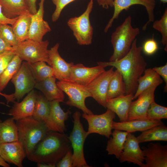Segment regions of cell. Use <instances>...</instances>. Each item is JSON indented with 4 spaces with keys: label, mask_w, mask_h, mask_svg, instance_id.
<instances>
[{
    "label": "cell",
    "mask_w": 167,
    "mask_h": 167,
    "mask_svg": "<svg viewBox=\"0 0 167 167\" xmlns=\"http://www.w3.org/2000/svg\"><path fill=\"white\" fill-rule=\"evenodd\" d=\"M93 0H90L85 11L78 17L69 19L67 24L80 45H88L92 43L93 28L89 19V16L93 7Z\"/></svg>",
    "instance_id": "52a82bcc"
},
{
    "label": "cell",
    "mask_w": 167,
    "mask_h": 167,
    "mask_svg": "<svg viewBox=\"0 0 167 167\" xmlns=\"http://www.w3.org/2000/svg\"><path fill=\"white\" fill-rule=\"evenodd\" d=\"M0 37L12 46L19 44L12 27L8 24H0Z\"/></svg>",
    "instance_id": "8d00e7d4"
},
{
    "label": "cell",
    "mask_w": 167,
    "mask_h": 167,
    "mask_svg": "<svg viewBox=\"0 0 167 167\" xmlns=\"http://www.w3.org/2000/svg\"><path fill=\"white\" fill-rule=\"evenodd\" d=\"M71 147L68 136L65 133L50 131L27 156L30 161L56 167Z\"/></svg>",
    "instance_id": "7a4b0ae2"
},
{
    "label": "cell",
    "mask_w": 167,
    "mask_h": 167,
    "mask_svg": "<svg viewBox=\"0 0 167 167\" xmlns=\"http://www.w3.org/2000/svg\"><path fill=\"white\" fill-rule=\"evenodd\" d=\"M56 80L54 77L48 78L36 82L34 88L41 91L49 101L56 100L63 102L65 98L63 92L58 86Z\"/></svg>",
    "instance_id": "cb8c5ba5"
},
{
    "label": "cell",
    "mask_w": 167,
    "mask_h": 167,
    "mask_svg": "<svg viewBox=\"0 0 167 167\" xmlns=\"http://www.w3.org/2000/svg\"><path fill=\"white\" fill-rule=\"evenodd\" d=\"M161 76L152 68L146 69L144 75L139 79L138 86L134 95L133 100L136 99L139 95L147 88L152 86H158L163 83Z\"/></svg>",
    "instance_id": "d4e9b609"
},
{
    "label": "cell",
    "mask_w": 167,
    "mask_h": 167,
    "mask_svg": "<svg viewBox=\"0 0 167 167\" xmlns=\"http://www.w3.org/2000/svg\"><path fill=\"white\" fill-rule=\"evenodd\" d=\"M152 27L159 31L162 36L161 42L165 46V50L167 51V8H166L161 18L153 21Z\"/></svg>",
    "instance_id": "d590c367"
},
{
    "label": "cell",
    "mask_w": 167,
    "mask_h": 167,
    "mask_svg": "<svg viewBox=\"0 0 167 167\" xmlns=\"http://www.w3.org/2000/svg\"><path fill=\"white\" fill-rule=\"evenodd\" d=\"M22 61L17 55L13 58L4 71L0 75V92L6 87L19 70Z\"/></svg>",
    "instance_id": "1f68e13d"
},
{
    "label": "cell",
    "mask_w": 167,
    "mask_h": 167,
    "mask_svg": "<svg viewBox=\"0 0 167 167\" xmlns=\"http://www.w3.org/2000/svg\"><path fill=\"white\" fill-rule=\"evenodd\" d=\"M131 22V16H128L112 33L111 42L113 53L109 61H116L124 57L129 52L136 36L140 33L139 29L133 28Z\"/></svg>",
    "instance_id": "277c9868"
},
{
    "label": "cell",
    "mask_w": 167,
    "mask_h": 167,
    "mask_svg": "<svg viewBox=\"0 0 167 167\" xmlns=\"http://www.w3.org/2000/svg\"><path fill=\"white\" fill-rule=\"evenodd\" d=\"M59 44L57 43L49 49V58L50 66L52 68L54 77L59 80L69 79L72 66L74 63L66 62L60 55L58 49Z\"/></svg>",
    "instance_id": "ffe728a7"
},
{
    "label": "cell",
    "mask_w": 167,
    "mask_h": 167,
    "mask_svg": "<svg viewBox=\"0 0 167 167\" xmlns=\"http://www.w3.org/2000/svg\"><path fill=\"white\" fill-rule=\"evenodd\" d=\"M114 67L105 71L87 87L92 97L99 104L106 108L108 85L114 71Z\"/></svg>",
    "instance_id": "4fadbf2b"
},
{
    "label": "cell",
    "mask_w": 167,
    "mask_h": 167,
    "mask_svg": "<svg viewBox=\"0 0 167 167\" xmlns=\"http://www.w3.org/2000/svg\"><path fill=\"white\" fill-rule=\"evenodd\" d=\"M0 166L3 167H9L10 165L5 162L0 156Z\"/></svg>",
    "instance_id": "681fc988"
},
{
    "label": "cell",
    "mask_w": 167,
    "mask_h": 167,
    "mask_svg": "<svg viewBox=\"0 0 167 167\" xmlns=\"http://www.w3.org/2000/svg\"><path fill=\"white\" fill-rule=\"evenodd\" d=\"M18 17V16L11 19L6 17L3 14L2 6L0 5V24H10L12 25L15 22Z\"/></svg>",
    "instance_id": "7bdbcfd3"
},
{
    "label": "cell",
    "mask_w": 167,
    "mask_h": 167,
    "mask_svg": "<svg viewBox=\"0 0 167 167\" xmlns=\"http://www.w3.org/2000/svg\"><path fill=\"white\" fill-rule=\"evenodd\" d=\"M2 122V121L0 119V123Z\"/></svg>",
    "instance_id": "816d5d0a"
},
{
    "label": "cell",
    "mask_w": 167,
    "mask_h": 167,
    "mask_svg": "<svg viewBox=\"0 0 167 167\" xmlns=\"http://www.w3.org/2000/svg\"><path fill=\"white\" fill-rule=\"evenodd\" d=\"M0 95L5 97L7 101V104L10 102L14 103L15 101V99L14 98L13 93L10 95H8L2 93L0 92Z\"/></svg>",
    "instance_id": "7dc6e473"
},
{
    "label": "cell",
    "mask_w": 167,
    "mask_h": 167,
    "mask_svg": "<svg viewBox=\"0 0 167 167\" xmlns=\"http://www.w3.org/2000/svg\"><path fill=\"white\" fill-rule=\"evenodd\" d=\"M60 102L56 100L50 101V111L45 122L49 131L65 133L66 131L65 121L71 112L69 110L65 112L61 107Z\"/></svg>",
    "instance_id": "2e32d148"
},
{
    "label": "cell",
    "mask_w": 167,
    "mask_h": 167,
    "mask_svg": "<svg viewBox=\"0 0 167 167\" xmlns=\"http://www.w3.org/2000/svg\"><path fill=\"white\" fill-rule=\"evenodd\" d=\"M29 64L36 82L41 81L50 77H54L52 68L45 62L39 61Z\"/></svg>",
    "instance_id": "d6a6232c"
},
{
    "label": "cell",
    "mask_w": 167,
    "mask_h": 167,
    "mask_svg": "<svg viewBox=\"0 0 167 167\" xmlns=\"http://www.w3.org/2000/svg\"><path fill=\"white\" fill-rule=\"evenodd\" d=\"M0 5L4 15L9 18L30 13L25 0H0Z\"/></svg>",
    "instance_id": "484cf974"
},
{
    "label": "cell",
    "mask_w": 167,
    "mask_h": 167,
    "mask_svg": "<svg viewBox=\"0 0 167 167\" xmlns=\"http://www.w3.org/2000/svg\"><path fill=\"white\" fill-rule=\"evenodd\" d=\"M105 68L97 66L87 67L81 63L73 65L69 79L82 85L87 86L94 79L105 70Z\"/></svg>",
    "instance_id": "e0dca14e"
},
{
    "label": "cell",
    "mask_w": 167,
    "mask_h": 167,
    "mask_svg": "<svg viewBox=\"0 0 167 167\" xmlns=\"http://www.w3.org/2000/svg\"><path fill=\"white\" fill-rule=\"evenodd\" d=\"M140 5L144 6L148 13V20L143 26L142 29L145 30L147 26L155 20L154 10L156 5L155 0H113L114 10L113 15L105 26L104 31L107 32L112 25L114 21L118 19L120 13L123 10H127L131 6Z\"/></svg>",
    "instance_id": "30bf717a"
},
{
    "label": "cell",
    "mask_w": 167,
    "mask_h": 167,
    "mask_svg": "<svg viewBox=\"0 0 167 167\" xmlns=\"http://www.w3.org/2000/svg\"><path fill=\"white\" fill-rule=\"evenodd\" d=\"M37 163L38 167H55L54 165L45 163Z\"/></svg>",
    "instance_id": "c3c4849f"
},
{
    "label": "cell",
    "mask_w": 167,
    "mask_h": 167,
    "mask_svg": "<svg viewBox=\"0 0 167 167\" xmlns=\"http://www.w3.org/2000/svg\"><path fill=\"white\" fill-rule=\"evenodd\" d=\"M19 140L18 127L12 117L0 123V144Z\"/></svg>",
    "instance_id": "f546056e"
},
{
    "label": "cell",
    "mask_w": 167,
    "mask_h": 167,
    "mask_svg": "<svg viewBox=\"0 0 167 167\" xmlns=\"http://www.w3.org/2000/svg\"><path fill=\"white\" fill-rule=\"evenodd\" d=\"M134 94H130L108 99L106 108L116 114L120 122L127 121L128 113Z\"/></svg>",
    "instance_id": "7402d4cb"
},
{
    "label": "cell",
    "mask_w": 167,
    "mask_h": 167,
    "mask_svg": "<svg viewBox=\"0 0 167 167\" xmlns=\"http://www.w3.org/2000/svg\"><path fill=\"white\" fill-rule=\"evenodd\" d=\"M75 0H52L56 8L52 15L53 22H56L59 18L64 8L68 4Z\"/></svg>",
    "instance_id": "74e56055"
},
{
    "label": "cell",
    "mask_w": 167,
    "mask_h": 167,
    "mask_svg": "<svg viewBox=\"0 0 167 167\" xmlns=\"http://www.w3.org/2000/svg\"><path fill=\"white\" fill-rule=\"evenodd\" d=\"M160 1L164 3H166L167 2V0H160Z\"/></svg>",
    "instance_id": "f907efd6"
},
{
    "label": "cell",
    "mask_w": 167,
    "mask_h": 167,
    "mask_svg": "<svg viewBox=\"0 0 167 167\" xmlns=\"http://www.w3.org/2000/svg\"><path fill=\"white\" fill-rule=\"evenodd\" d=\"M142 47L144 53L149 55L155 53L158 49L157 43L153 38L146 40Z\"/></svg>",
    "instance_id": "ab89813d"
},
{
    "label": "cell",
    "mask_w": 167,
    "mask_h": 167,
    "mask_svg": "<svg viewBox=\"0 0 167 167\" xmlns=\"http://www.w3.org/2000/svg\"><path fill=\"white\" fill-rule=\"evenodd\" d=\"M126 87L121 73L118 70L114 71L108 85L107 99L126 94Z\"/></svg>",
    "instance_id": "4dcf8cb0"
},
{
    "label": "cell",
    "mask_w": 167,
    "mask_h": 167,
    "mask_svg": "<svg viewBox=\"0 0 167 167\" xmlns=\"http://www.w3.org/2000/svg\"><path fill=\"white\" fill-rule=\"evenodd\" d=\"M146 118L151 120L167 119V108L157 104L154 101L148 108Z\"/></svg>",
    "instance_id": "e575fe53"
},
{
    "label": "cell",
    "mask_w": 167,
    "mask_h": 167,
    "mask_svg": "<svg viewBox=\"0 0 167 167\" xmlns=\"http://www.w3.org/2000/svg\"><path fill=\"white\" fill-rule=\"evenodd\" d=\"M157 87L154 86L147 88L139 95L136 101H132L128 112L127 121L146 118L148 108L154 101V92Z\"/></svg>",
    "instance_id": "7c38bea8"
},
{
    "label": "cell",
    "mask_w": 167,
    "mask_h": 167,
    "mask_svg": "<svg viewBox=\"0 0 167 167\" xmlns=\"http://www.w3.org/2000/svg\"><path fill=\"white\" fill-rule=\"evenodd\" d=\"M82 116L88 123L87 132L88 135L96 133L109 138L112 135V123L115 113L110 110L107 109L105 113L99 115L83 113Z\"/></svg>",
    "instance_id": "9c48e42d"
},
{
    "label": "cell",
    "mask_w": 167,
    "mask_h": 167,
    "mask_svg": "<svg viewBox=\"0 0 167 167\" xmlns=\"http://www.w3.org/2000/svg\"><path fill=\"white\" fill-rule=\"evenodd\" d=\"M37 94L33 89L20 102L15 101L8 114L15 120L32 117L33 115Z\"/></svg>",
    "instance_id": "44dd1931"
},
{
    "label": "cell",
    "mask_w": 167,
    "mask_h": 167,
    "mask_svg": "<svg viewBox=\"0 0 167 167\" xmlns=\"http://www.w3.org/2000/svg\"><path fill=\"white\" fill-rule=\"evenodd\" d=\"M37 0H25L30 13L32 14L36 13L37 11L36 5Z\"/></svg>",
    "instance_id": "ee69618b"
},
{
    "label": "cell",
    "mask_w": 167,
    "mask_h": 167,
    "mask_svg": "<svg viewBox=\"0 0 167 167\" xmlns=\"http://www.w3.org/2000/svg\"><path fill=\"white\" fill-rule=\"evenodd\" d=\"M0 156L6 162L23 167L27 155L22 143L18 140L0 144Z\"/></svg>",
    "instance_id": "ac0fdd59"
},
{
    "label": "cell",
    "mask_w": 167,
    "mask_h": 167,
    "mask_svg": "<svg viewBox=\"0 0 167 167\" xmlns=\"http://www.w3.org/2000/svg\"><path fill=\"white\" fill-rule=\"evenodd\" d=\"M50 109V101L44 96L37 94L32 117L35 119L45 122L48 116Z\"/></svg>",
    "instance_id": "836d02e7"
},
{
    "label": "cell",
    "mask_w": 167,
    "mask_h": 167,
    "mask_svg": "<svg viewBox=\"0 0 167 167\" xmlns=\"http://www.w3.org/2000/svg\"><path fill=\"white\" fill-rule=\"evenodd\" d=\"M98 5L103 8L108 9L113 7V0H96Z\"/></svg>",
    "instance_id": "bcb514c9"
},
{
    "label": "cell",
    "mask_w": 167,
    "mask_h": 167,
    "mask_svg": "<svg viewBox=\"0 0 167 167\" xmlns=\"http://www.w3.org/2000/svg\"><path fill=\"white\" fill-rule=\"evenodd\" d=\"M19 140L21 142L27 156L37 144L50 131L45 122L32 116L16 121Z\"/></svg>",
    "instance_id": "3957f363"
},
{
    "label": "cell",
    "mask_w": 167,
    "mask_h": 167,
    "mask_svg": "<svg viewBox=\"0 0 167 167\" xmlns=\"http://www.w3.org/2000/svg\"><path fill=\"white\" fill-rule=\"evenodd\" d=\"M163 123L161 120H151L146 118L134 119L124 122L113 121L112 129L132 133L142 132L155 126Z\"/></svg>",
    "instance_id": "603a6c76"
},
{
    "label": "cell",
    "mask_w": 167,
    "mask_h": 167,
    "mask_svg": "<svg viewBox=\"0 0 167 167\" xmlns=\"http://www.w3.org/2000/svg\"><path fill=\"white\" fill-rule=\"evenodd\" d=\"M81 116L80 112L77 111L73 114V126L68 136L73 150L72 167H89L85 159L84 151V142L88 135L81 122Z\"/></svg>",
    "instance_id": "8992f818"
},
{
    "label": "cell",
    "mask_w": 167,
    "mask_h": 167,
    "mask_svg": "<svg viewBox=\"0 0 167 167\" xmlns=\"http://www.w3.org/2000/svg\"><path fill=\"white\" fill-rule=\"evenodd\" d=\"M49 44L47 40L39 41L27 40L12 46V50L22 61L29 64L43 61L50 66L48 49Z\"/></svg>",
    "instance_id": "5b68a950"
},
{
    "label": "cell",
    "mask_w": 167,
    "mask_h": 167,
    "mask_svg": "<svg viewBox=\"0 0 167 167\" xmlns=\"http://www.w3.org/2000/svg\"><path fill=\"white\" fill-rule=\"evenodd\" d=\"M159 75L161 76L165 83L164 92L167 91V64L162 66H155L152 68Z\"/></svg>",
    "instance_id": "b9f144b4"
},
{
    "label": "cell",
    "mask_w": 167,
    "mask_h": 167,
    "mask_svg": "<svg viewBox=\"0 0 167 167\" xmlns=\"http://www.w3.org/2000/svg\"><path fill=\"white\" fill-rule=\"evenodd\" d=\"M15 55L12 50L6 51L0 54V75Z\"/></svg>",
    "instance_id": "f35d334b"
},
{
    "label": "cell",
    "mask_w": 167,
    "mask_h": 167,
    "mask_svg": "<svg viewBox=\"0 0 167 167\" xmlns=\"http://www.w3.org/2000/svg\"><path fill=\"white\" fill-rule=\"evenodd\" d=\"M129 132L114 129L112 132V137L108 141L106 150L109 155H114L119 159L123 149L124 143Z\"/></svg>",
    "instance_id": "4316f807"
},
{
    "label": "cell",
    "mask_w": 167,
    "mask_h": 167,
    "mask_svg": "<svg viewBox=\"0 0 167 167\" xmlns=\"http://www.w3.org/2000/svg\"><path fill=\"white\" fill-rule=\"evenodd\" d=\"M137 39L133 42L128 53L122 58L114 61L98 62V65L105 68L113 66L121 73L126 87V94L135 93L138 81L146 69L147 65L141 55L142 47L137 45Z\"/></svg>",
    "instance_id": "6da1fadb"
},
{
    "label": "cell",
    "mask_w": 167,
    "mask_h": 167,
    "mask_svg": "<svg viewBox=\"0 0 167 167\" xmlns=\"http://www.w3.org/2000/svg\"><path fill=\"white\" fill-rule=\"evenodd\" d=\"M12 47L0 37V54L8 51L12 50Z\"/></svg>",
    "instance_id": "f6af8a7d"
},
{
    "label": "cell",
    "mask_w": 167,
    "mask_h": 167,
    "mask_svg": "<svg viewBox=\"0 0 167 167\" xmlns=\"http://www.w3.org/2000/svg\"><path fill=\"white\" fill-rule=\"evenodd\" d=\"M32 15L28 13L18 16L12 25L19 43L28 40Z\"/></svg>",
    "instance_id": "f1b7e54d"
},
{
    "label": "cell",
    "mask_w": 167,
    "mask_h": 167,
    "mask_svg": "<svg viewBox=\"0 0 167 167\" xmlns=\"http://www.w3.org/2000/svg\"><path fill=\"white\" fill-rule=\"evenodd\" d=\"M58 86L68 96L66 104L76 107L88 114L93 112L86 106L85 99L91 97L87 86L80 84L69 79H63L57 82Z\"/></svg>",
    "instance_id": "ba28073f"
},
{
    "label": "cell",
    "mask_w": 167,
    "mask_h": 167,
    "mask_svg": "<svg viewBox=\"0 0 167 167\" xmlns=\"http://www.w3.org/2000/svg\"><path fill=\"white\" fill-rule=\"evenodd\" d=\"M137 137L129 132L124 143L123 149L119 160L121 163H132L142 167L145 157L140 148Z\"/></svg>",
    "instance_id": "9a60e30c"
},
{
    "label": "cell",
    "mask_w": 167,
    "mask_h": 167,
    "mask_svg": "<svg viewBox=\"0 0 167 167\" xmlns=\"http://www.w3.org/2000/svg\"><path fill=\"white\" fill-rule=\"evenodd\" d=\"M11 82L15 87L14 98L18 101L33 90L36 82L29 63L26 61L22 62L19 70L11 79Z\"/></svg>",
    "instance_id": "8fae6325"
},
{
    "label": "cell",
    "mask_w": 167,
    "mask_h": 167,
    "mask_svg": "<svg viewBox=\"0 0 167 167\" xmlns=\"http://www.w3.org/2000/svg\"><path fill=\"white\" fill-rule=\"evenodd\" d=\"M73 153L71 149L69 150L56 164L57 167H72Z\"/></svg>",
    "instance_id": "60d3db41"
},
{
    "label": "cell",
    "mask_w": 167,
    "mask_h": 167,
    "mask_svg": "<svg viewBox=\"0 0 167 167\" xmlns=\"http://www.w3.org/2000/svg\"><path fill=\"white\" fill-rule=\"evenodd\" d=\"M45 0H41L36 13L32 14L28 40L41 41L47 33L51 31L48 23L43 19Z\"/></svg>",
    "instance_id": "d6986e66"
},
{
    "label": "cell",
    "mask_w": 167,
    "mask_h": 167,
    "mask_svg": "<svg viewBox=\"0 0 167 167\" xmlns=\"http://www.w3.org/2000/svg\"><path fill=\"white\" fill-rule=\"evenodd\" d=\"M145 157L142 167H167V145L151 143L142 147Z\"/></svg>",
    "instance_id": "5bb4252c"
},
{
    "label": "cell",
    "mask_w": 167,
    "mask_h": 167,
    "mask_svg": "<svg viewBox=\"0 0 167 167\" xmlns=\"http://www.w3.org/2000/svg\"><path fill=\"white\" fill-rule=\"evenodd\" d=\"M139 143L151 141H167V127L164 123L142 132L137 137Z\"/></svg>",
    "instance_id": "83f0119b"
}]
</instances>
